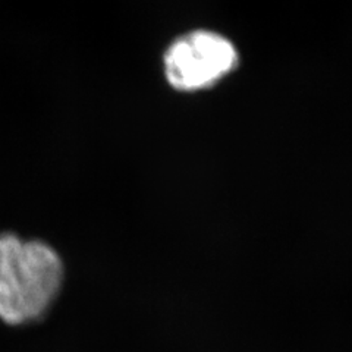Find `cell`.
Returning <instances> with one entry per match:
<instances>
[{
	"mask_svg": "<svg viewBox=\"0 0 352 352\" xmlns=\"http://www.w3.org/2000/svg\"><path fill=\"white\" fill-rule=\"evenodd\" d=\"M63 273L62 258L46 242L0 234V320H40L58 298Z\"/></svg>",
	"mask_w": 352,
	"mask_h": 352,
	"instance_id": "1",
	"label": "cell"
},
{
	"mask_svg": "<svg viewBox=\"0 0 352 352\" xmlns=\"http://www.w3.org/2000/svg\"><path fill=\"white\" fill-rule=\"evenodd\" d=\"M232 43L212 31H194L176 40L164 54V74L179 91H197L216 84L235 69Z\"/></svg>",
	"mask_w": 352,
	"mask_h": 352,
	"instance_id": "2",
	"label": "cell"
}]
</instances>
